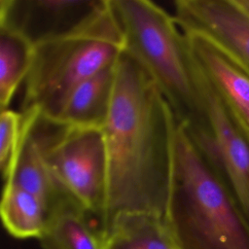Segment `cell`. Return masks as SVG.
I'll list each match as a JSON object with an SVG mask.
<instances>
[{
	"mask_svg": "<svg viewBox=\"0 0 249 249\" xmlns=\"http://www.w3.org/2000/svg\"><path fill=\"white\" fill-rule=\"evenodd\" d=\"M177 119L143 67L126 52L116 63L110 110L102 126L107 190L99 235L120 214L165 218Z\"/></svg>",
	"mask_w": 249,
	"mask_h": 249,
	"instance_id": "obj_1",
	"label": "cell"
},
{
	"mask_svg": "<svg viewBox=\"0 0 249 249\" xmlns=\"http://www.w3.org/2000/svg\"><path fill=\"white\" fill-rule=\"evenodd\" d=\"M124 52L147 72L194 141L209 136L197 71L184 32L173 16L150 0H110Z\"/></svg>",
	"mask_w": 249,
	"mask_h": 249,
	"instance_id": "obj_2",
	"label": "cell"
},
{
	"mask_svg": "<svg viewBox=\"0 0 249 249\" xmlns=\"http://www.w3.org/2000/svg\"><path fill=\"white\" fill-rule=\"evenodd\" d=\"M165 220L180 249H249V222L179 122Z\"/></svg>",
	"mask_w": 249,
	"mask_h": 249,
	"instance_id": "obj_3",
	"label": "cell"
},
{
	"mask_svg": "<svg viewBox=\"0 0 249 249\" xmlns=\"http://www.w3.org/2000/svg\"><path fill=\"white\" fill-rule=\"evenodd\" d=\"M124 51V37L108 0L107 7L84 28L34 47L21 112L36 110L55 121L71 92L114 65Z\"/></svg>",
	"mask_w": 249,
	"mask_h": 249,
	"instance_id": "obj_4",
	"label": "cell"
},
{
	"mask_svg": "<svg viewBox=\"0 0 249 249\" xmlns=\"http://www.w3.org/2000/svg\"><path fill=\"white\" fill-rule=\"evenodd\" d=\"M29 111L32 135L57 186L99 224L107 190L102 128L68 125Z\"/></svg>",
	"mask_w": 249,
	"mask_h": 249,
	"instance_id": "obj_5",
	"label": "cell"
},
{
	"mask_svg": "<svg viewBox=\"0 0 249 249\" xmlns=\"http://www.w3.org/2000/svg\"><path fill=\"white\" fill-rule=\"evenodd\" d=\"M196 65L209 125L207 141L197 147L217 170L249 222V139L232 119L196 62Z\"/></svg>",
	"mask_w": 249,
	"mask_h": 249,
	"instance_id": "obj_6",
	"label": "cell"
},
{
	"mask_svg": "<svg viewBox=\"0 0 249 249\" xmlns=\"http://www.w3.org/2000/svg\"><path fill=\"white\" fill-rule=\"evenodd\" d=\"M107 5L108 0H0V27L35 47L79 31Z\"/></svg>",
	"mask_w": 249,
	"mask_h": 249,
	"instance_id": "obj_7",
	"label": "cell"
},
{
	"mask_svg": "<svg viewBox=\"0 0 249 249\" xmlns=\"http://www.w3.org/2000/svg\"><path fill=\"white\" fill-rule=\"evenodd\" d=\"M176 23L184 33L215 44L249 73V14L235 0H175Z\"/></svg>",
	"mask_w": 249,
	"mask_h": 249,
	"instance_id": "obj_8",
	"label": "cell"
},
{
	"mask_svg": "<svg viewBox=\"0 0 249 249\" xmlns=\"http://www.w3.org/2000/svg\"><path fill=\"white\" fill-rule=\"evenodd\" d=\"M184 34L199 69L249 139V73L208 39Z\"/></svg>",
	"mask_w": 249,
	"mask_h": 249,
	"instance_id": "obj_9",
	"label": "cell"
},
{
	"mask_svg": "<svg viewBox=\"0 0 249 249\" xmlns=\"http://www.w3.org/2000/svg\"><path fill=\"white\" fill-rule=\"evenodd\" d=\"M100 249H180L164 217L145 212L118 215L100 233Z\"/></svg>",
	"mask_w": 249,
	"mask_h": 249,
	"instance_id": "obj_10",
	"label": "cell"
},
{
	"mask_svg": "<svg viewBox=\"0 0 249 249\" xmlns=\"http://www.w3.org/2000/svg\"><path fill=\"white\" fill-rule=\"evenodd\" d=\"M89 215L69 196L49 210L45 229L39 237L42 249H100V235Z\"/></svg>",
	"mask_w": 249,
	"mask_h": 249,
	"instance_id": "obj_11",
	"label": "cell"
},
{
	"mask_svg": "<svg viewBox=\"0 0 249 249\" xmlns=\"http://www.w3.org/2000/svg\"><path fill=\"white\" fill-rule=\"evenodd\" d=\"M116 63L79 85L55 121L68 125L102 128L112 102Z\"/></svg>",
	"mask_w": 249,
	"mask_h": 249,
	"instance_id": "obj_12",
	"label": "cell"
},
{
	"mask_svg": "<svg viewBox=\"0 0 249 249\" xmlns=\"http://www.w3.org/2000/svg\"><path fill=\"white\" fill-rule=\"evenodd\" d=\"M24 117L23 135L11 175L5 183H13L39 197L50 208L63 196H68L52 176L31 132L32 112H21Z\"/></svg>",
	"mask_w": 249,
	"mask_h": 249,
	"instance_id": "obj_13",
	"label": "cell"
},
{
	"mask_svg": "<svg viewBox=\"0 0 249 249\" xmlns=\"http://www.w3.org/2000/svg\"><path fill=\"white\" fill-rule=\"evenodd\" d=\"M0 213L4 228L13 237L39 239L49 211L46 204L33 194L13 183H5Z\"/></svg>",
	"mask_w": 249,
	"mask_h": 249,
	"instance_id": "obj_14",
	"label": "cell"
},
{
	"mask_svg": "<svg viewBox=\"0 0 249 249\" xmlns=\"http://www.w3.org/2000/svg\"><path fill=\"white\" fill-rule=\"evenodd\" d=\"M34 46L18 33L0 27V109H8L20 84L25 81Z\"/></svg>",
	"mask_w": 249,
	"mask_h": 249,
	"instance_id": "obj_15",
	"label": "cell"
},
{
	"mask_svg": "<svg viewBox=\"0 0 249 249\" xmlns=\"http://www.w3.org/2000/svg\"><path fill=\"white\" fill-rule=\"evenodd\" d=\"M24 129V117L21 112L9 108L0 115V168L4 182L14 168Z\"/></svg>",
	"mask_w": 249,
	"mask_h": 249,
	"instance_id": "obj_16",
	"label": "cell"
},
{
	"mask_svg": "<svg viewBox=\"0 0 249 249\" xmlns=\"http://www.w3.org/2000/svg\"><path fill=\"white\" fill-rule=\"evenodd\" d=\"M235 1L247 14H249V0H235Z\"/></svg>",
	"mask_w": 249,
	"mask_h": 249,
	"instance_id": "obj_17",
	"label": "cell"
}]
</instances>
